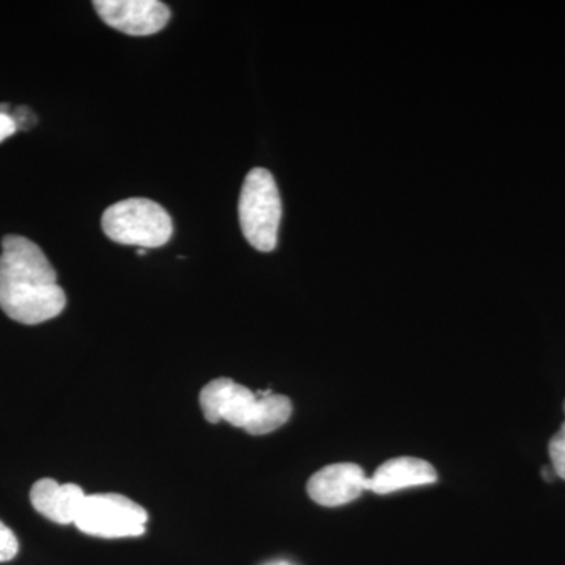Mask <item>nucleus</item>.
Instances as JSON below:
<instances>
[{"mask_svg": "<svg viewBox=\"0 0 565 565\" xmlns=\"http://www.w3.org/2000/svg\"><path fill=\"white\" fill-rule=\"evenodd\" d=\"M66 307L54 266L31 239L9 234L0 253V310L24 326L51 321Z\"/></svg>", "mask_w": 565, "mask_h": 565, "instance_id": "obj_1", "label": "nucleus"}, {"mask_svg": "<svg viewBox=\"0 0 565 565\" xmlns=\"http://www.w3.org/2000/svg\"><path fill=\"white\" fill-rule=\"evenodd\" d=\"M104 233L114 243L158 248L172 239L173 222L161 204L148 199H128L111 204L103 214Z\"/></svg>", "mask_w": 565, "mask_h": 565, "instance_id": "obj_2", "label": "nucleus"}, {"mask_svg": "<svg viewBox=\"0 0 565 565\" xmlns=\"http://www.w3.org/2000/svg\"><path fill=\"white\" fill-rule=\"evenodd\" d=\"M281 199L273 173L253 169L245 177L239 199L241 228L247 243L259 252H273L278 243Z\"/></svg>", "mask_w": 565, "mask_h": 565, "instance_id": "obj_3", "label": "nucleus"}, {"mask_svg": "<svg viewBox=\"0 0 565 565\" xmlns=\"http://www.w3.org/2000/svg\"><path fill=\"white\" fill-rule=\"evenodd\" d=\"M148 512L131 498L120 493L85 497L74 525L93 537H140L147 531Z\"/></svg>", "mask_w": 565, "mask_h": 565, "instance_id": "obj_4", "label": "nucleus"}, {"mask_svg": "<svg viewBox=\"0 0 565 565\" xmlns=\"http://www.w3.org/2000/svg\"><path fill=\"white\" fill-rule=\"evenodd\" d=\"M200 405L207 422H226L247 430L258 414L259 397L247 386L221 377L204 385L200 393Z\"/></svg>", "mask_w": 565, "mask_h": 565, "instance_id": "obj_5", "label": "nucleus"}, {"mask_svg": "<svg viewBox=\"0 0 565 565\" xmlns=\"http://www.w3.org/2000/svg\"><path fill=\"white\" fill-rule=\"evenodd\" d=\"M93 6L107 25L134 36L161 32L172 17L169 7L158 0H96Z\"/></svg>", "mask_w": 565, "mask_h": 565, "instance_id": "obj_6", "label": "nucleus"}, {"mask_svg": "<svg viewBox=\"0 0 565 565\" xmlns=\"http://www.w3.org/2000/svg\"><path fill=\"white\" fill-rule=\"evenodd\" d=\"M367 476L360 465L344 462L327 465L316 471L307 484L311 500L323 508L352 503L366 490Z\"/></svg>", "mask_w": 565, "mask_h": 565, "instance_id": "obj_7", "label": "nucleus"}, {"mask_svg": "<svg viewBox=\"0 0 565 565\" xmlns=\"http://www.w3.org/2000/svg\"><path fill=\"white\" fill-rule=\"evenodd\" d=\"M84 490L77 484H58L54 479L36 481L31 490V503L39 514L58 525L76 522L85 501Z\"/></svg>", "mask_w": 565, "mask_h": 565, "instance_id": "obj_8", "label": "nucleus"}, {"mask_svg": "<svg viewBox=\"0 0 565 565\" xmlns=\"http://www.w3.org/2000/svg\"><path fill=\"white\" fill-rule=\"evenodd\" d=\"M438 476L429 462L416 457H397L386 460L367 478L366 490L377 494L397 492L408 487L429 486L437 482Z\"/></svg>", "mask_w": 565, "mask_h": 565, "instance_id": "obj_9", "label": "nucleus"}, {"mask_svg": "<svg viewBox=\"0 0 565 565\" xmlns=\"http://www.w3.org/2000/svg\"><path fill=\"white\" fill-rule=\"evenodd\" d=\"M292 415V403L282 394H269L259 397L258 414L245 433L252 435H266L280 429Z\"/></svg>", "mask_w": 565, "mask_h": 565, "instance_id": "obj_10", "label": "nucleus"}, {"mask_svg": "<svg viewBox=\"0 0 565 565\" xmlns=\"http://www.w3.org/2000/svg\"><path fill=\"white\" fill-rule=\"evenodd\" d=\"M550 459H552L553 471L565 481V423L561 429L553 435L548 445Z\"/></svg>", "mask_w": 565, "mask_h": 565, "instance_id": "obj_11", "label": "nucleus"}, {"mask_svg": "<svg viewBox=\"0 0 565 565\" xmlns=\"http://www.w3.org/2000/svg\"><path fill=\"white\" fill-rule=\"evenodd\" d=\"M20 552V542L17 535L0 520V563H9Z\"/></svg>", "mask_w": 565, "mask_h": 565, "instance_id": "obj_12", "label": "nucleus"}, {"mask_svg": "<svg viewBox=\"0 0 565 565\" xmlns=\"http://www.w3.org/2000/svg\"><path fill=\"white\" fill-rule=\"evenodd\" d=\"M10 117L13 118L14 125H17L18 129H29L35 125V115H33L28 107H20V109L14 111V114H10Z\"/></svg>", "mask_w": 565, "mask_h": 565, "instance_id": "obj_13", "label": "nucleus"}, {"mask_svg": "<svg viewBox=\"0 0 565 565\" xmlns=\"http://www.w3.org/2000/svg\"><path fill=\"white\" fill-rule=\"evenodd\" d=\"M18 131L17 125H14L13 118L7 114H0V141L9 139Z\"/></svg>", "mask_w": 565, "mask_h": 565, "instance_id": "obj_14", "label": "nucleus"}, {"mask_svg": "<svg viewBox=\"0 0 565 565\" xmlns=\"http://www.w3.org/2000/svg\"><path fill=\"white\" fill-rule=\"evenodd\" d=\"M137 253H139L140 256H143L145 253H147V250H145V248H139V252H137Z\"/></svg>", "mask_w": 565, "mask_h": 565, "instance_id": "obj_15", "label": "nucleus"}, {"mask_svg": "<svg viewBox=\"0 0 565 565\" xmlns=\"http://www.w3.org/2000/svg\"><path fill=\"white\" fill-rule=\"evenodd\" d=\"M564 411H565V403H564Z\"/></svg>", "mask_w": 565, "mask_h": 565, "instance_id": "obj_16", "label": "nucleus"}]
</instances>
